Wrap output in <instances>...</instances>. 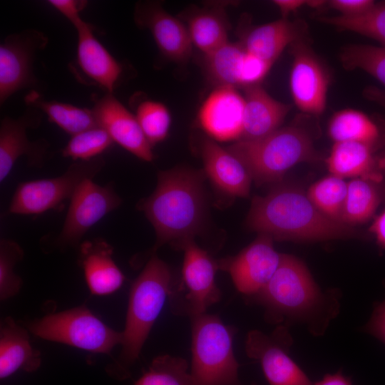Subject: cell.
<instances>
[{"label":"cell","mask_w":385,"mask_h":385,"mask_svg":"<svg viewBox=\"0 0 385 385\" xmlns=\"http://www.w3.org/2000/svg\"><path fill=\"white\" fill-rule=\"evenodd\" d=\"M313 385H353L349 377L344 376L342 371H339L335 374H326L322 380Z\"/></svg>","instance_id":"cell-43"},{"label":"cell","mask_w":385,"mask_h":385,"mask_svg":"<svg viewBox=\"0 0 385 385\" xmlns=\"http://www.w3.org/2000/svg\"><path fill=\"white\" fill-rule=\"evenodd\" d=\"M306 30L302 22L282 18L245 31L239 42L248 53L273 64L286 47L304 40Z\"/></svg>","instance_id":"cell-22"},{"label":"cell","mask_w":385,"mask_h":385,"mask_svg":"<svg viewBox=\"0 0 385 385\" xmlns=\"http://www.w3.org/2000/svg\"><path fill=\"white\" fill-rule=\"evenodd\" d=\"M374 146L355 141L335 143L327 159L329 171L343 179L363 178L381 183L384 164L376 158Z\"/></svg>","instance_id":"cell-24"},{"label":"cell","mask_w":385,"mask_h":385,"mask_svg":"<svg viewBox=\"0 0 385 385\" xmlns=\"http://www.w3.org/2000/svg\"><path fill=\"white\" fill-rule=\"evenodd\" d=\"M173 283L168 265L155 254L151 255L130 287L125 325L122 332L121 351L118 359L107 368L111 376L124 379L129 376V369L138 359L170 296Z\"/></svg>","instance_id":"cell-4"},{"label":"cell","mask_w":385,"mask_h":385,"mask_svg":"<svg viewBox=\"0 0 385 385\" xmlns=\"http://www.w3.org/2000/svg\"><path fill=\"white\" fill-rule=\"evenodd\" d=\"M339 59L346 70H361L385 86L384 46L349 44L342 48Z\"/></svg>","instance_id":"cell-34"},{"label":"cell","mask_w":385,"mask_h":385,"mask_svg":"<svg viewBox=\"0 0 385 385\" xmlns=\"http://www.w3.org/2000/svg\"><path fill=\"white\" fill-rule=\"evenodd\" d=\"M282 254L273 245V239L263 234L237 255L222 259L219 269L228 272L237 289L251 297L260 292L274 275Z\"/></svg>","instance_id":"cell-13"},{"label":"cell","mask_w":385,"mask_h":385,"mask_svg":"<svg viewBox=\"0 0 385 385\" xmlns=\"http://www.w3.org/2000/svg\"><path fill=\"white\" fill-rule=\"evenodd\" d=\"M348 183L330 175L313 184L307 192L316 208L327 217L341 222Z\"/></svg>","instance_id":"cell-33"},{"label":"cell","mask_w":385,"mask_h":385,"mask_svg":"<svg viewBox=\"0 0 385 385\" xmlns=\"http://www.w3.org/2000/svg\"><path fill=\"white\" fill-rule=\"evenodd\" d=\"M73 25L77 33L76 66L84 81L113 94L121 82L123 65L96 38L93 25L82 18Z\"/></svg>","instance_id":"cell-16"},{"label":"cell","mask_w":385,"mask_h":385,"mask_svg":"<svg viewBox=\"0 0 385 385\" xmlns=\"http://www.w3.org/2000/svg\"><path fill=\"white\" fill-rule=\"evenodd\" d=\"M307 1L304 0H274V4L279 9L282 18L287 19L292 13L297 11L303 6H307Z\"/></svg>","instance_id":"cell-42"},{"label":"cell","mask_w":385,"mask_h":385,"mask_svg":"<svg viewBox=\"0 0 385 385\" xmlns=\"http://www.w3.org/2000/svg\"><path fill=\"white\" fill-rule=\"evenodd\" d=\"M27 327L41 339L96 354H111L123 338L85 306L46 314Z\"/></svg>","instance_id":"cell-7"},{"label":"cell","mask_w":385,"mask_h":385,"mask_svg":"<svg viewBox=\"0 0 385 385\" xmlns=\"http://www.w3.org/2000/svg\"><path fill=\"white\" fill-rule=\"evenodd\" d=\"M243 130L239 140L262 138L279 129L291 106L273 98L260 84L245 88Z\"/></svg>","instance_id":"cell-23"},{"label":"cell","mask_w":385,"mask_h":385,"mask_svg":"<svg viewBox=\"0 0 385 385\" xmlns=\"http://www.w3.org/2000/svg\"><path fill=\"white\" fill-rule=\"evenodd\" d=\"M379 183L363 178L348 182L341 222L349 226L361 224L374 215L382 199Z\"/></svg>","instance_id":"cell-29"},{"label":"cell","mask_w":385,"mask_h":385,"mask_svg":"<svg viewBox=\"0 0 385 385\" xmlns=\"http://www.w3.org/2000/svg\"><path fill=\"white\" fill-rule=\"evenodd\" d=\"M363 330L385 344V299L376 304Z\"/></svg>","instance_id":"cell-39"},{"label":"cell","mask_w":385,"mask_h":385,"mask_svg":"<svg viewBox=\"0 0 385 385\" xmlns=\"http://www.w3.org/2000/svg\"><path fill=\"white\" fill-rule=\"evenodd\" d=\"M24 100L29 107L40 110L50 121L71 136L99 126L91 109L56 101H46L34 90H31Z\"/></svg>","instance_id":"cell-27"},{"label":"cell","mask_w":385,"mask_h":385,"mask_svg":"<svg viewBox=\"0 0 385 385\" xmlns=\"http://www.w3.org/2000/svg\"><path fill=\"white\" fill-rule=\"evenodd\" d=\"M24 255L19 243L11 239L0 240V299L4 301L19 293L22 279L14 271Z\"/></svg>","instance_id":"cell-37"},{"label":"cell","mask_w":385,"mask_h":385,"mask_svg":"<svg viewBox=\"0 0 385 385\" xmlns=\"http://www.w3.org/2000/svg\"><path fill=\"white\" fill-rule=\"evenodd\" d=\"M248 298L264 307L268 322L302 323L314 336L324 334L339 309V294L322 291L304 262L284 254L267 284Z\"/></svg>","instance_id":"cell-1"},{"label":"cell","mask_w":385,"mask_h":385,"mask_svg":"<svg viewBox=\"0 0 385 385\" xmlns=\"http://www.w3.org/2000/svg\"><path fill=\"white\" fill-rule=\"evenodd\" d=\"M113 144L108 133L97 126L72 135L61 153L74 162L87 161L99 157Z\"/></svg>","instance_id":"cell-35"},{"label":"cell","mask_w":385,"mask_h":385,"mask_svg":"<svg viewBox=\"0 0 385 385\" xmlns=\"http://www.w3.org/2000/svg\"><path fill=\"white\" fill-rule=\"evenodd\" d=\"M247 51L238 42L227 41L214 51L204 55L209 79L217 87H241V76Z\"/></svg>","instance_id":"cell-28"},{"label":"cell","mask_w":385,"mask_h":385,"mask_svg":"<svg viewBox=\"0 0 385 385\" xmlns=\"http://www.w3.org/2000/svg\"><path fill=\"white\" fill-rule=\"evenodd\" d=\"M43 113L29 107L17 118L6 116L0 123V182L3 183L12 170L16 162L26 156L31 167L41 168L47 158L49 143L44 139L31 141L27 130L38 128Z\"/></svg>","instance_id":"cell-14"},{"label":"cell","mask_w":385,"mask_h":385,"mask_svg":"<svg viewBox=\"0 0 385 385\" xmlns=\"http://www.w3.org/2000/svg\"><path fill=\"white\" fill-rule=\"evenodd\" d=\"M187 28L192 44L204 55L228 41L230 24L220 5L191 11L187 17Z\"/></svg>","instance_id":"cell-26"},{"label":"cell","mask_w":385,"mask_h":385,"mask_svg":"<svg viewBox=\"0 0 385 385\" xmlns=\"http://www.w3.org/2000/svg\"><path fill=\"white\" fill-rule=\"evenodd\" d=\"M178 248L184 252L182 281L178 288L171 289L169 298L174 312L192 318L207 312L220 299L215 282L219 266L194 239L184 241Z\"/></svg>","instance_id":"cell-9"},{"label":"cell","mask_w":385,"mask_h":385,"mask_svg":"<svg viewBox=\"0 0 385 385\" xmlns=\"http://www.w3.org/2000/svg\"><path fill=\"white\" fill-rule=\"evenodd\" d=\"M292 344L287 327L278 326L271 334L252 330L246 337L245 351L260 364L270 385H313L289 356Z\"/></svg>","instance_id":"cell-12"},{"label":"cell","mask_w":385,"mask_h":385,"mask_svg":"<svg viewBox=\"0 0 385 385\" xmlns=\"http://www.w3.org/2000/svg\"><path fill=\"white\" fill-rule=\"evenodd\" d=\"M363 95L367 100L376 103L385 111V90L371 86L364 88Z\"/></svg>","instance_id":"cell-44"},{"label":"cell","mask_w":385,"mask_h":385,"mask_svg":"<svg viewBox=\"0 0 385 385\" xmlns=\"http://www.w3.org/2000/svg\"><path fill=\"white\" fill-rule=\"evenodd\" d=\"M48 38L42 31L26 29L7 36L0 45V105L16 92L38 86L34 73L37 51Z\"/></svg>","instance_id":"cell-11"},{"label":"cell","mask_w":385,"mask_h":385,"mask_svg":"<svg viewBox=\"0 0 385 385\" xmlns=\"http://www.w3.org/2000/svg\"><path fill=\"white\" fill-rule=\"evenodd\" d=\"M200 150L203 173L219 191L232 197H248L252 179L235 155L210 138H203Z\"/></svg>","instance_id":"cell-20"},{"label":"cell","mask_w":385,"mask_h":385,"mask_svg":"<svg viewBox=\"0 0 385 385\" xmlns=\"http://www.w3.org/2000/svg\"><path fill=\"white\" fill-rule=\"evenodd\" d=\"M319 20L339 31L357 33L385 47V1L375 3L366 12L354 16H323Z\"/></svg>","instance_id":"cell-31"},{"label":"cell","mask_w":385,"mask_h":385,"mask_svg":"<svg viewBox=\"0 0 385 385\" xmlns=\"http://www.w3.org/2000/svg\"><path fill=\"white\" fill-rule=\"evenodd\" d=\"M375 3L372 0H331L327 4L340 16H354L366 12Z\"/></svg>","instance_id":"cell-38"},{"label":"cell","mask_w":385,"mask_h":385,"mask_svg":"<svg viewBox=\"0 0 385 385\" xmlns=\"http://www.w3.org/2000/svg\"><path fill=\"white\" fill-rule=\"evenodd\" d=\"M246 224L276 240L321 241L357 234L352 227L322 214L302 189L284 184L254 197Z\"/></svg>","instance_id":"cell-2"},{"label":"cell","mask_w":385,"mask_h":385,"mask_svg":"<svg viewBox=\"0 0 385 385\" xmlns=\"http://www.w3.org/2000/svg\"><path fill=\"white\" fill-rule=\"evenodd\" d=\"M121 202L111 183L100 185L93 179L83 180L70 199L63 227L54 240L55 247L64 250L78 245L84 235Z\"/></svg>","instance_id":"cell-10"},{"label":"cell","mask_w":385,"mask_h":385,"mask_svg":"<svg viewBox=\"0 0 385 385\" xmlns=\"http://www.w3.org/2000/svg\"><path fill=\"white\" fill-rule=\"evenodd\" d=\"M48 4L65 16L72 24L80 19V13L87 6L84 0H49Z\"/></svg>","instance_id":"cell-40"},{"label":"cell","mask_w":385,"mask_h":385,"mask_svg":"<svg viewBox=\"0 0 385 385\" xmlns=\"http://www.w3.org/2000/svg\"><path fill=\"white\" fill-rule=\"evenodd\" d=\"M134 18L138 26L150 31L160 53L165 58L176 63L189 59L192 43L187 26L168 13L160 3H138Z\"/></svg>","instance_id":"cell-18"},{"label":"cell","mask_w":385,"mask_h":385,"mask_svg":"<svg viewBox=\"0 0 385 385\" xmlns=\"http://www.w3.org/2000/svg\"><path fill=\"white\" fill-rule=\"evenodd\" d=\"M113 249L102 239L80 245V262L86 282L93 295L111 294L120 288L125 276L113 259Z\"/></svg>","instance_id":"cell-21"},{"label":"cell","mask_w":385,"mask_h":385,"mask_svg":"<svg viewBox=\"0 0 385 385\" xmlns=\"http://www.w3.org/2000/svg\"><path fill=\"white\" fill-rule=\"evenodd\" d=\"M135 115L152 146L167 138L171 117L164 104L152 100L143 101L138 105Z\"/></svg>","instance_id":"cell-36"},{"label":"cell","mask_w":385,"mask_h":385,"mask_svg":"<svg viewBox=\"0 0 385 385\" xmlns=\"http://www.w3.org/2000/svg\"><path fill=\"white\" fill-rule=\"evenodd\" d=\"M191 319V369L196 385H240L236 329L207 312Z\"/></svg>","instance_id":"cell-6"},{"label":"cell","mask_w":385,"mask_h":385,"mask_svg":"<svg viewBox=\"0 0 385 385\" xmlns=\"http://www.w3.org/2000/svg\"><path fill=\"white\" fill-rule=\"evenodd\" d=\"M245 98L236 88L217 87L202 104L199 125L215 141H238L243 130Z\"/></svg>","instance_id":"cell-19"},{"label":"cell","mask_w":385,"mask_h":385,"mask_svg":"<svg viewBox=\"0 0 385 385\" xmlns=\"http://www.w3.org/2000/svg\"><path fill=\"white\" fill-rule=\"evenodd\" d=\"M369 232L374 235L380 247L385 249V210L374 219Z\"/></svg>","instance_id":"cell-41"},{"label":"cell","mask_w":385,"mask_h":385,"mask_svg":"<svg viewBox=\"0 0 385 385\" xmlns=\"http://www.w3.org/2000/svg\"><path fill=\"white\" fill-rule=\"evenodd\" d=\"M134 385H196L188 361L168 354L155 357Z\"/></svg>","instance_id":"cell-32"},{"label":"cell","mask_w":385,"mask_h":385,"mask_svg":"<svg viewBox=\"0 0 385 385\" xmlns=\"http://www.w3.org/2000/svg\"><path fill=\"white\" fill-rule=\"evenodd\" d=\"M41 364V353L31 345L27 330L11 317H6L0 327V378L19 370L35 371Z\"/></svg>","instance_id":"cell-25"},{"label":"cell","mask_w":385,"mask_h":385,"mask_svg":"<svg viewBox=\"0 0 385 385\" xmlns=\"http://www.w3.org/2000/svg\"><path fill=\"white\" fill-rule=\"evenodd\" d=\"M291 48L293 61L289 87L293 101L303 113L319 115L326 106L327 73L304 40L294 43Z\"/></svg>","instance_id":"cell-15"},{"label":"cell","mask_w":385,"mask_h":385,"mask_svg":"<svg viewBox=\"0 0 385 385\" xmlns=\"http://www.w3.org/2000/svg\"><path fill=\"white\" fill-rule=\"evenodd\" d=\"M204 175L180 167L159 172L155 190L138 203L156 234L151 255L165 243L178 247L201 230L205 212Z\"/></svg>","instance_id":"cell-3"},{"label":"cell","mask_w":385,"mask_h":385,"mask_svg":"<svg viewBox=\"0 0 385 385\" xmlns=\"http://www.w3.org/2000/svg\"><path fill=\"white\" fill-rule=\"evenodd\" d=\"M91 108L98 125L127 151L144 161H153L152 145L145 138L134 114L113 94L94 97Z\"/></svg>","instance_id":"cell-17"},{"label":"cell","mask_w":385,"mask_h":385,"mask_svg":"<svg viewBox=\"0 0 385 385\" xmlns=\"http://www.w3.org/2000/svg\"><path fill=\"white\" fill-rule=\"evenodd\" d=\"M227 149L235 155L257 185L280 180L297 163L318 159L313 139L299 125L279 128L255 140H238Z\"/></svg>","instance_id":"cell-5"},{"label":"cell","mask_w":385,"mask_h":385,"mask_svg":"<svg viewBox=\"0 0 385 385\" xmlns=\"http://www.w3.org/2000/svg\"><path fill=\"white\" fill-rule=\"evenodd\" d=\"M105 164L101 156L87 161H75L57 177L21 182L14 192L8 212L33 215L54 210L71 199L81 183L93 179Z\"/></svg>","instance_id":"cell-8"},{"label":"cell","mask_w":385,"mask_h":385,"mask_svg":"<svg viewBox=\"0 0 385 385\" xmlns=\"http://www.w3.org/2000/svg\"><path fill=\"white\" fill-rule=\"evenodd\" d=\"M329 135L335 141H355L376 145L380 132L377 125L365 113L345 109L337 112L331 118Z\"/></svg>","instance_id":"cell-30"}]
</instances>
